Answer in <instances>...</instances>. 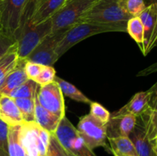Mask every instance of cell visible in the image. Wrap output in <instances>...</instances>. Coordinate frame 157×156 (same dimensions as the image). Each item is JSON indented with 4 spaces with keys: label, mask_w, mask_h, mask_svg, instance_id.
<instances>
[{
    "label": "cell",
    "mask_w": 157,
    "mask_h": 156,
    "mask_svg": "<svg viewBox=\"0 0 157 156\" xmlns=\"http://www.w3.org/2000/svg\"><path fill=\"white\" fill-rule=\"evenodd\" d=\"M76 128L89 148L94 150L98 147H104L107 151L111 152L107 144L105 124H103L88 114L80 119Z\"/></svg>",
    "instance_id": "52a82bcc"
},
{
    "label": "cell",
    "mask_w": 157,
    "mask_h": 156,
    "mask_svg": "<svg viewBox=\"0 0 157 156\" xmlns=\"http://www.w3.org/2000/svg\"><path fill=\"white\" fill-rule=\"evenodd\" d=\"M0 156H9L7 151L0 148Z\"/></svg>",
    "instance_id": "e575fe53"
},
{
    "label": "cell",
    "mask_w": 157,
    "mask_h": 156,
    "mask_svg": "<svg viewBox=\"0 0 157 156\" xmlns=\"http://www.w3.org/2000/svg\"><path fill=\"white\" fill-rule=\"evenodd\" d=\"M41 0H26L22 15V24L30 20ZM21 24V26H22Z\"/></svg>",
    "instance_id": "4dcf8cb0"
},
{
    "label": "cell",
    "mask_w": 157,
    "mask_h": 156,
    "mask_svg": "<svg viewBox=\"0 0 157 156\" xmlns=\"http://www.w3.org/2000/svg\"><path fill=\"white\" fill-rule=\"evenodd\" d=\"M0 119L9 126L23 123L21 113L13 98L0 95Z\"/></svg>",
    "instance_id": "2e32d148"
},
{
    "label": "cell",
    "mask_w": 157,
    "mask_h": 156,
    "mask_svg": "<svg viewBox=\"0 0 157 156\" xmlns=\"http://www.w3.org/2000/svg\"><path fill=\"white\" fill-rule=\"evenodd\" d=\"M21 113L23 122L29 123L35 122V101L32 98L14 99Z\"/></svg>",
    "instance_id": "cb8c5ba5"
},
{
    "label": "cell",
    "mask_w": 157,
    "mask_h": 156,
    "mask_svg": "<svg viewBox=\"0 0 157 156\" xmlns=\"http://www.w3.org/2000/svg\"><path fill=\"white\" fill-rule=\"evenodd\" d=\"M112 32H127V24H104L93 22H78L65 31L57 44L55 52L60 58L69 49L83 40L98 34Z\"/></svg>",
    "instance_id": "6da1fadb"
},
{
    "label": "cell",
    "mask_w": 157,
    "mask_h": 156,
    "mask_svg": "<svg viewBox=\"0 0 157 156\" xmlns=\"http://www.w3.org/2000/svg\"><path fill=\"white\" fill-rule=\"evenodd\" d=\"M41 67H42L41 64H36V63L26 61L25 64L24 69L28 78L34 80L38 76V75L39 74L40 71L41 70Z\"/></svg>",
    "instance_id": "1f68e13d"
},
{
    "label": "cell",
    "mask_w": 157,
    "mask_h": 156,
    "mask_svg": "<svg viewBox=\"0 0 157 156\" xmlns=\"http://www.w3.org/2000/svg\"><path fill=\"white\" fill-rule=\"evenodd\" d=\"M146 6H149L150 5L157 4V0H144Z\"/></svg>",
    "instance_id": "836d02e7"
},
{
    "label": "cell",
    "mask_w": 157,
    "mask_h": 156,
    "mask_svg": "<svg viewBox=\"0 0 157 156\" xmlns=\"http://www.w3.org/2000/svg\"><path fill=\"white\" fill-rule=\"evenodd\" d=\"M90 105V111L89 114L92 117H94L97 120L99 121V122L107 125L110 116V112L105 107H104L102 105H101V104L97 102H93L92 101Z\"/></svg>",
    "instance_id": "484cf974"
},
{
    "label": "cell",
    "mask_w": 157,
    "mask_h": 156,
    "mask_svg": "<svg viewBox=\"0 0 157 156\" xmlns=\"http://www.w3.org/2000/svg\"><path fill=\"white\" fill-rule=\"evenodd\" d=\"M136 123V116L128 114H119L117 112L110 113L106 125L107 139L128 137Z\"/></svg>",
    "instance_id": "5bb4252c"
},
{
    "label": "cell",
    "mask_w": 157,
    "mask_h": 156,
    "mask_svg": "<svg viewBox=\"0 0 157 156\" xmlns=\"http://www.w3.org/2000/svg\"><path fill=\"white\" fill-rule=\"evenodd\" d=\"M156 84L147 91L139 92L132 97L125 106L116 111L119 114L137 116L151 104H157Z\"/></svg>",
    "instance_id": "4fadbf2b"
},
{
    "label": "cell",
    "mask_w": 157,
    "mask_h": 156,
    "mask_svg": "<svg viewBox=\"0 0 157 156\" xmlns=\"http://www.w3.org/2000/svg\"><path fill=\"white\" fill-rule=\"evenodd\" d=\"M144 26V55L148 54L156 45L157 4L147 6L139 15Z\"/></svg>",
    "instance_id": "7c38bea8"
},
{
    "label": "cell",
    "mask_w": 157,
    "mask_h": 156,
    "mask_svg": "<svg viewBox=\"0 0 157 156\" xmlns=\"http://www.w3.org/2000/svg\"><path fill=\"white\" fill-rule=\"evenodd\" d=\"M54 81H55L58 84L64 96H67L73 100L83 102V103L90 104V102H92L91 99H90L84 93H81V90H78L75 86H74L71 83L61 79L58 76H55Z\"/></svg>",
    "instance_id": "7402d4cb"
},
{
    "label": "cell",
    "mask_w": 157,
    "mask_h": 156,
    "mask_svg": "<svg viewBox=\"0 0 157 156\" xmlns=\"http://www.w3.org/2000/svg\"><path fill=\"white\" fill-rule=\"evenodd\" d=\"M68 1H70V0H66V2H68Z\"/></svg>",
    "instance_id": "f35d334b"
},
{
    "label": "cell",
    "mask_w": 157,
    "mask_h": 156,
    "mask_svg": "<svg viewBox=\"0 0 157 156\" xmlns=\"http://www.w3.org/2000/svg\"><path fill=\"white\" fill-rule=\"evenodd\" d=\"M36 96L44 109L61 119L65 116L64 95L55 81L44 86H38Z\"/></svg>",
    "instance_id": "9c48e42d"
},
{
    "label": "cell",
    "mask_w": 157,
    "mask_h": 156,
    "mask_svg": "<svg viewBox=\"0 0 157 156\" xmlns=\"http://www.w3.org/2000/svg\"><path fill=\"white\" fill-rule=\"evenodd\" d=\"M50 34H52L51 18L37 25H33L29 22L23 24L15 37L18 58L25 59L26 57Z\"/></svg>",
    "instance_id": "3957f363"
},
{
    "label": "cell",
    "mask_w": 157,
    "mask_h": 156,
    "mask_svg": "<svg viewBox=\"0 0 157 156\" xmlns=\"http://www.w3.org/2000/svg\"><path fill=\"white\" fill-rule=\"evenodd\" d=\"M98 0H70L51 18L52 34L67 30L78 22L80 18Z\"/></svg>",
    "instance_id": "277c9868"
},
{
    "label": "cell",
    "mask_w": 157,
    "mask_h": 156,
    "mask_svg": "<svg viewBox=\"0 0 157 156\" xmlns=\"http://www.w3.org/2000/svg\"><path fill=\"white\" fill-rule=\"evenodd\" d=\"M9 125L0 119V148L7 151V135Z\"/></svg>",
    "instance_id": "d6a6232c"
},
{
    "label": "cell",
    "mask_w": 157,
    "mask_h": 156,
    "mask_svg": "<svg viewBox=\"0 0 157 156\" xmlns=\"http://www.w3.org/2000/svg\"><path fill=\"white\" fill-rule=\"evenodd\" d=\"M131 18L126 8V0H98L83 15L78 22L127 24Z\"/></svg>",
    "instance_id": "7a4b0ae2"
},
{
    "label": "cell",
    "mask_w": 157,
    "mask_h": 156,
    "mask_svg": "<svg viewBox=\"0 0 157 156\" xmlns=\"http://www.w3.org/2000/svg\"><path fill=\"white\" fill-rule=\"evenodd\" d=\"M25 59L19 58L15 68L9 73L0 86V95H8L16 87L29 80L25 72Z\"/></svg>",
    "instance_id": "ac0fdd59"
},
{
    "label": "cell",
    "mask_w": 157,
    "mask_h": 156,
    "mask_svg": "<svg viewBox=\"0 0 157 156\" xmlns=\"http://www.w3.org/2000/svg\"><path fill=\"white\" fill-rule=\"evenodd\" d=\"M34 101H35V122L49 133H54L58 128L61 119L44 109L39 103L37 99L36 93L34 96Z\"/></svg>",
    "instance_id": "e0dca14e"
},
{
    "label": "cell",
    "mask_w": 157,
    "mask_h": 156,
    "mask_svg": "<svg viewBox=\"0 0 157 156\" xmlns=\"http://www.w3.org/2000/svg\"><path fill=\"white\" fill-rule=\"evenodd\" d=\"M0 32H2V27H1V24H0Z\"/></svg>",
    "instance_id": "8d00e7d4"
},
{
    "label": "cell",
    "mask_w": 157,
    "mask_h": 156,
    "mask_svg": "<svg viewBox=\"0 0 157 156\" xmlns=\"http://www.w3.org/2000/svg\"><path fill=\"white\" fill-rule=\"evenodd\" d=\"M48 132L37 123L21 124V142L25 154L32 156H45L49 144Z\"/></svg>",
    "instance_id": "8992f818"
},
{
    "label": "cell",
    "mask_w": 157,
    "mask_h": 156,
    "mask_svg": "<svg viewBox=\"0 0 157 156\" xmlns=\"http://www.w3.org/2000/svg\"><path fill=\"white\" fill-rule=\"evenodd\" d=\"M65 156H75V155H74L73 154H71V152H69V151H66L65 150Z\"/></svg>",
    "instance_id": "d590c367"
},
{
    "label": "cell",
    "mask_w": 157,
    "mask_h": 156,
    "mask_svg": "<svg viewBox=\"0 0 157 156\" xmlns=\"http://www.w3.org/2000/svg\"><path fill=\"white\" fill-rule=\"evenodd\" d=\"M127 32L136 41L144 53V26L139 17H132L127 22Z\"/></svg>",
    "instance_id": "603a6c76"
},
{
    "label": "cell",
    "mask_w": 157,
    "mask_h": 156,
    "mask_svg": "<svg viewBox=\"0 0 157 156\" xmlns=\"http://www.w3.org/2000/svg\"><path fill=\"white\" fill-rule=\"evenodd\" d=\"M25 156H32V155H29V154H25Z\"/></svg>",
    "instance_id": "74e56055"
},
{
    "label": "cell",
    "mask_w": 157,
    "mask_h": 156,
    "mask_svg": "<svg viewBox=\"0 0 157 156\" xmlns=\"http://www.w3.org/2000/svg\"><path fill=\"white\" fill-rule=\"evenodd\" d=\"M16 41L14 38L0 32V59L6 55L15 44Z\"/></svg>",
    "instance_id": "f546056e"
},
{
    "label": "cell",
    "mask_w": 157,
    "mask_h": 156,
    "mask_svg": "<svg viewBox=\"0 0 157 156\" xmlns=\"http://www.w3.org/2000/svg\"><path fill=\"white\" fill-rule=\"evenodd\" d=\"M16 43L11 50L0 59V86L8 75L15 68L18 62Z\"/></svg>",
    "instance_id": "44dd1931"
},
{
    "label": "cell",
    "mask_w": 157,
    "mask_h": 156,
    "mask_svg": "<svg viewBox=\"0 0 157 156\" xmlns=\"http://www.w3.org/2000/svg\"><path fill=\"white\" fill-rule=\"evenodd\" d=\"M66 2V0H41L32 18L27 22L33 25L50 19Z\"/></svg>",
    "instance_id": "9a60e30c"
},
{
    "label": "cell",
    "mask_w": 157,
    "mask_h": 156,
    "mask_svg": "<svg viewBox=\"0 0 157 156\" xmlns=\"http://www.w3.org/2000/svg\"><path fill=\"white\" fill-rule=\"evenodd\" d=\"M66 30L48 35L27 57V61L46 66H53L59 58L55 48Z\"/></svg>",
    "instance_id": "30bf717a"
},
{
    "label": "cell",
    "mask_w": 157,
    "mask_h": 156,
    "mask_svg": "<svg viewBox=\"0 0 157 156\" xmlns=\"http://www.w3.org/2000/svg\"><path fill=\"white\" fill-rule=\"evenodd\" d=\"M142 119L136 116V123L128 137L138 156H157V139L150 136Z\"/></svg>",
    "instance_id": "8fae6325"
},
{
    "label": "cell",
    "mask_w": 157,
    "mask_h": 156,
    "mask_svg": "<svg viewBox=\"0 0 157 156\" xmlns=\"http://www.w3.org/2000/svg\"><path fill=\"white\" fill-rule=\"evenodd\" d=\"M54 136L57 138L63 148L75 156H97L93 150L89 148L78 134L77 128L67 117L61 119Z\"/></svg>",
    "instance_id": "5b68a950"
},
{
    "label": "cell",
    "mask_w": 157,
    "mask_h": 156,
    "mask_svg": "<svg viewBox=\"0 0 157 156\" xmlns=\"http://www.w3.org/2000/svg\"><path fill=\"white\" fill-rule=\"evenodd\" d=\"M45 156H65V149L52 133L50 135L49 144Z\"/></svg>",
    "instance_id": "83f0119b"
},
{
    "label": "cell",
    "mask_w": 157,
    "mask_h": 156,
    "mask_svg": "<svg viewBox=\"0 0 157 156\" xmlns=\"http://www.w3.org/2000/svg\"><path fill=\"white\" fill-rule=\"evenodd\" d=\"M144 0H126V8L132 17H138L146 9Z\"/></svg>",
    "instance_id": "f1b7e54d"
},
{
    "label": "cell",
    "mask_w": 157,
    "mask_h": 156,
    "mask_svg": "<svg viewBox=\"0 0 157 156\" xmlns=\"http://www.w3.org/2000/svg\"><path fill=\"white\" fill-rule=\"evenodd\" d=\"M26 0H0V24L2 32L15 39L22 24Z\"/></svg>",
    "instance_id": "ba28073f"
},
{
    "label": "cell",
    "mask_w": 157,
    "mask_h": 156,
    "mask_svg": "<svg viewBox=\"0 0 157 156\" xmlns=\"http://www.w3.org/2000/svg\"><path fill=\"white\" fill-rule=\"evenodd\" d=\"M110 151L117 156H138L133 142L129 137H117L107 139Z\"/></svg>",
    "instance_id": "ffe728a7"
},
{
    "label": "cell",
    "mask_w": 157,
    "mask_h": 156,
    "mask_svg": "<svg viewBox=\"0 0 157 156\" xmlns=\"http://www.w3.org/2000/svg\"><path fill=\"white\" fill-rule=\"evenodd\" d=\"M7 151L9 156H25V151L21 142V124L9 126Z\"/></svg>",
    "instance_id": "d6986e66"
},
{
    "label": "cell",
    "mask_w": 157,
    "mask_h": 156,
    "mask_svg": "<svg viewBox=\"0 0 157 156\" xmlns=\"http://www.w3.org/2000/svg\"><path fill=\"white\" fill-rule=\"evenodd\" d=\"M38 85L32 80L29 79L18 87L14 89L8 96L13 99L20 98H32L35 96Z\"/></svg>",
    "instance_id": "d4e9b609"
},
{
    "label": "cell",
    "mask_w": 157,
    "mask_h": 156,
    "mask_svg": "<svg viewBox=\"0 0 157 156\" xmlns=\"http://www.w3.org/2000/svg\"><path fill=\"white\" fill-rule=\"evenodd\" d=\"M113 155H114V154H113ZM114 156H117V155H114Z\"/></svg>",
    "instance_id": "ab89813d"
},
{
    "label": "cell",
    "mask_w": 157,
    "mask_h": 156,
    "mask_svg": "<svg viewBox=\"0 0 157 156\" xmlns=\"http://www.w3.org/2000/svg\"><path fill=\"white\" fill-rule=\"evenodd\" d=\"M56 76V71L52 66L42 65L39 74L34 80L38 86H44L53 82Z\"/></svg>",
    "instance_id": "4316f807"
}]
</instances>
